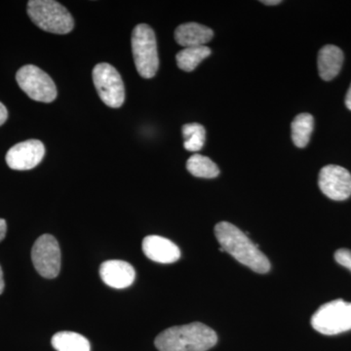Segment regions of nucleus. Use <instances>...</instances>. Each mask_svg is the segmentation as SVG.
I'll list each match as a JSON object with an SVG mask.
<instances>
[{
	"label": "nucleus",
	"instance_id": "nucleus-24",
	"mask_svg": "<svg viewBox=\"0 0 351 351\" xmlns=\"http://www.w3.org/2000/svg\"><path fill=\"white\" fill-rule=\"evenodd\" d=\"M346 106L348 110H351V85L350 89H348V94L346 96Z\"/></svg>",
	"mask_w": 351,
	"mask_h": 351
},
{
	"label": "nucleus",
	"instance_id": "nucleus-8",
	"mask_svg": "<svg viewBox=\"0 0 351 351\" xmlns=\"http://www.w3.org/2000/svg\"><path fill=\"white\" fill-rule=\"evenodd\" d=\"M34 269L44 278H56L61 270V250L56 239L50 234L41 235L32 250Z\"/></svg>",
	"mask_w": 351,
	"mask_h": 351
},
{
	"label": "nucleus",
	"instance_id": "nucleus-3",
	"mask_svg": "<svg viewBox=\"0 0 351 351\" xmlns=\"http://www.w3.org/2000/svg\"><path fill=\"white\" fill-rule=\"evenodd\" d=\"M27 14L38 27L52 34H69L75 27L71 13L54 0H31L27 2Z\"/></svg>",
	"mask_w": 351,
	"mask_h": 351
},
{
	"label": "nucleus",
	"instance_id": "nucleus-15",
	"mask_svg": "<svg viewBox=\"0 0 351 351\" xmlns=\"http://www.w3.org/2000/svg\"><path fill=\"white\" fill-rule=\"evenodd\" d=\"M53 348L57 351H90L89 341L75 332H59L53 336Z\"/></svg>",
	"mask_w": 351,
	"mask_h": 351
},
{
	"label": "nucleus",
	"instance_id": "nucleus-17",
	"mask_svg": "<svg viewBox=\"0 0 351 351\" xmlns=\"http://www.w3.org/2000/svg\"><path fill=\"white\" fill-rule=\"evenodd\" d=\"M212 51L207 46L184 48L176 56L177 64L182 71H193L198 64L211 55Z\"/></svg>",
	"mask_w": 351,
	"mask_h": 351
},
{
	"label": "nucleus",
	"instance_id": "nucleus-19",
	"mask_svg": "<svg viewBox=\"0 0 351 351\" xmlns=\"http://www.w3.org/2000/svg\"><path fill=\"white\" fill-rule=\"evenodd\" d=\"M184 147L189 152H199L202 149L206 137L205 128L199 123H189L182 126Z\"/></svg>",
	"mask_w": 351,
	"mask_h": 351
},
{
	"label": "nucleus",
	"instance_id": "nucleus-11",
	"mask_svg": "<svg viewBox=\"0 0 351 351\" xmlns=\"http://www.w3.org/2000/svg\"><path fill=\"white\" fill-rule=\"evenodd\" d=\"M143 252L145 257L159 263H173L181 258L179 247L158 235H149L143 240Z\"/></svg>",
	"mask_w": 351,
	"mask_h": 351
},
{
	"label": "nucleus",
	"instance_id": "nucleus-22",
	"mask_svg": "<svg viewBox=\"0 0 351 351\" xmlns=\"http://www.w3.org/2000/svg\"><path fill=\"white\" fill-rule=\"evenodd\" d=\"M7 232V223L5 219H0V242L5 239Z\"/></svg>",
	"mask_w": 351,
	"mask_h": 351
},
{
	"label": "nucleus",
	"instance_id": "nucleus-2",
	"mask_svg": "<svg viewBox=\"0 0 351 351\" xmlns=\"http://www.w3.org/2000/svg\"><path fill=\"white\" fill-rule=\"evenodd\" d=\"M216 332L203 323L193 322L171 327L154 341L159 351H207L216 346Z\"/></svg>",
	"mask_w": 351,
	"mask_h": 351
},
{
	"label": "nucleus",
	"instance_id": "nucleus-4",
	"mask_svg": "<svg viewBox=\"0 0 351 351\" xmlns=\"http://www.w3.org/2000/svg\"><path fill=\"white\" fill-rule=\"evenodd\" d=\"M132 52L138 75L144 78H152L158 71L156 34L149 25H136L132 32Z\"/></svg>",
	"mask_w": 351,
	"mask_h": 351
},
{
	"label": "nucleus",
	"instance_id": "nucleus-5",
	"mask_svg": "<svg viewBox=\"0 0 351 351\" xmlns=\"http://www.w3.org/2000/svg\"><path fill=\"white\" fill-rule=\"evenodd\" d=\"M311 326L320 334L334 336L351 330V302L335 300L317 309Z\"/></svg>",
	"mask_w": 351,
	"mask_h": 351
},
{
	"label": "nucleus",
	"instance_id": "nucleus-14",
	"mask_svg": "<svg viewBox=\"0 0 351 351\" xmlns=\"http://www.w3.org/2000/svg\"><path fill=\"white\" fill-rule=\"evenodd\" d=\"M343 63V53L335 45H326L318 54V71L325 82L334 80L341 71Z\"/></svg>",
	"mask_w": 351,
	"mask_h": 351
},
{
	"label": "nucleus",
	"instance_id": "nucleus-23",
	"mask_svg": "<svg viewBox=\"0 0 351 351\" xmlns=\"http://www.w3.org/2000/svg\"><path fill=\"white\" fill-rule=\"evenodd\" d=\"M4 287H5V283H4L3 271H2L1 265H0V295L3 293Z\"/></svg>",
	"mask_w": 351,
	"mask_h": 351
},
{
	"label": "nucleus",
	"instance_id": "nucleus-18",
	"mask_svg": "<svg viewBox=\"0 0 351 351\" xmlns=\"http://www.w3.org/2000/svg\"><path fill=\"white\" fill-rule=\"evenodd\" d=\"M186 169L191 175L204 179H213L218 177L219 169L217 164L213 162L209 157L195 154L189 157L186 162Z\"/></svg>",
	"mask_w": 351,
	"mask_h": 351
},
{
	"label": "nucleus",
	"instance_id": "nucleus-16",
	"mask_svg": "<svg viewBox=\"0 0 351 351\" xmlns=\"http://www.w3.org/2000/svg\"><path fill=\"white\" fill-rule=\"evenodd\" d=\"M313 126L314 119L309 113H301L295 117L291 129H292V140L295 147L302 149L308 145L313 132Z\"/></svg>",
	"mask_w": 351,
	"mask_h": 351
},
{
	"label": "nucleus",
	"instance_id": "nucleus-9",
	"mask_svg": "<svg viewBox=\"0 0 351 351\" xmlns=\"http://www.w3.org/2000/svg\"><path fill=\"white\" fill-rule=\"evenodd\" d=\"M318 186L321 191L330 199H348L351 195L350 173L341 166H325L320 171Z\"/></svg>",
	"mask_w": 351,
	"mask_h": 351
},
{
	"label": "nucleus",
	"instance_id": "nucleus-13",
	"mask_svg": "<svg viewBox=\"0 0 351 351\" xmlns=\"http://www.w3.org/2000/svg\"><path fill=\"white\" fill-rule=\"evenodd\" d=\"M214 32L206 25L197 23H186L176 29L175 39L184 48L205 46L213 38Z\"/></svg>",
	"mask_w": 351,
	"mask_h": 351
},
{
	"label": "nucleus",
	"instance_id": "nucleus-25",
	"mask_svg": "<svg viewBox=\"0 0 351 351\" xmlns=\"http://www.w3.org/2000/svg\"><path fill=\"white\" fill-rule=\"evenodd\" d=\"M281 0H265V1H262V3L265 4V5H277V4L281 3Z\"/></svg>",
	"mask_w": 351,
	"mask_h": 351
},
{
	"label": "nucleus",
	"instance_id": "nucleus-20",
	"mask_svg": "<svg viewBox=\"0 0 351 351\" xmlns=\"http://www.w3.org/2000/svg\"><path fill=\"white\" fill-rule=\"evenodd\" d=\"M335 260L339 265H343L351 271V251L348 249H339L335 253Z\"/></svg>",
	"mask_w": 351,
	"mask_h": 351
},
{
	"label": "nucleus",
	"instance_id": "nucleus-21",
	"mask_svg": "<svg viewBox=\"0 0 351 351\" xmlns=\"http://www.w3.org/2000/svg\"><path fill=\"white\" fill-rule=\"evenodd\" d=\"M7 119H8V110L5 106L0 101V126L5 123Z\"/></svg>",
	"mask_w": 351,
	"mask_h": 351
},
{
	"label": "nucleus",
	"instance_id": "nucleus-12",
	"mask_svg": "<svg viewBox=\"0 0 351 351\" xmlns=\"http://www.w3.org/2000/svg\"><path fill=\"white\" fill-rule=\"evenodd\" d=\"M100 276L104 283L114 289L128 288L135 280L136 272L130 263L112 260L101 263Z\"/></svg>",
	"mask_w": 351,
	"mask_h": 351
},
{
	"label": "nucleus",
	"instance_id": "nucleus-1",
	"mask_svg": "<svg viewBox=\"0 0 351 351\" xmlns=\"http://www.w3.org/2000/svg\"><path fill=\"white\" fill-rule=\"evenodd\" d=\"M215 235L221 248L230 254L235 260L258 274H267L270 263L267 256L258 250L246 233L228 221H221L215 226Z\"/></svg>",
	"mask_w": 351,
	"mask_h": 351
},
{
	"label": "nucleus",
	"instance_id": "nucleus-6",
	"mask_svg": "<svg viewBox=\"0 0 351 351\" xmlns=\"http://www.w3.org/2000/svg\"><path fill=\"white\" fill-rule=\"evenodd\" d=\"M16 80L32 100L51 103L57 97V88L45 71L34 64H27L17 71Z\"/></svg>",
	"mask_w": 351,
	"mask_h": 351
},
{
	"label": "nucleus",
	"instance_id": "nucleus-7",
	"mask_svg": "<svg viewBox=\"0 0 351 351\" xmlns=\"http://www.w3.org/2000/svg\"><path fill=\"white\" fill-rule=\"evenodd\" d=\"M92 77L101 100L108 107L117 108L123 105L125 101L123 80L112 64H97L92 73Z\"/></svg>",
	"mask_w": 351,
	"mask_h": 351
},
{
	"label": "nucleus",
	"instance_id": "nucleus-10",
	"mask_svg": "<svg viewBox=\"0 0 351 351\" xmlns=\"http://www.w3.org/2000/svg\"><path fill=\"white\" fill-rule=\"evenodd\" d=\"M45 147L38 140H27L14 145L6 154V163L11 169H34L43 160Z\"/></svg>",
	"mask_w": 351,
	"mask_h": 351
}]
</instances>
